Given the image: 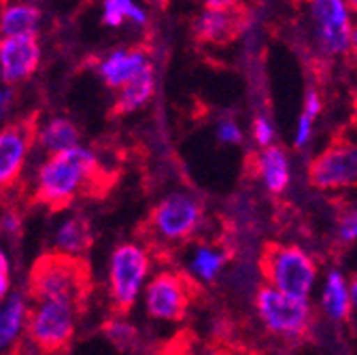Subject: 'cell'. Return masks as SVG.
<instances>
[{
    "mask_svg": "<svg viewBox=\"0 0 357 355\" xmlns=\"http://www.w3.org/2000/svg\"><path fill=\"white\" fill-rule=\"evenodd\" d=\"M321 310L332 322L349 319L351 310H353L351 287H349L347 279L342 277V273H338V271H332L326 277L324 294H321Z\"/></svg>",
    "mask_w": 357,
    "mask_h": 355,
    "instance_id": "16",
    "label": "cell"
},
{
    "mask_svg": "<svg viewBox=\"0 0 357 355\" xmlns=\"http://www.w3.org/2000/svg\"><path fill=\"white\" fill-rule=\"evenodd\" d=\"M243 0H202L206 9H236Z\"/></svg>",
    "mask_w": 357,
    "mask_h": 355,
    "instance_id": "31",
    "label": "cell"
},
{
    "mask_svg": "<svg viewBox=\"0 0 357 355\" xmlns=\"http://www.w3.org/2000/svg\"><path fill=\"white\" fill-rule=\"evenodd\" d=\"M259 271L268 285L296 298H308L319 277L317 262L310 253L283 243H268L261 249Z\"/></svg>",
    "mask_w": 357,
    "mask_h": 355,
    "instance_id": "3",
    "label": "cell"
},
{
    "mask_svg": "<svg viewBox=\"0 0 357 355\" xmlns=\"http://www.w3.org/2000/svg\"><path fill=\"white\" fill-rule=\"evenodd\" d=\"M353 56H355V60H357V24L353 26V34H351V50H349Z\"/></svg>",
    "mask_w": 357,
    "mask_h": 355,
    "instance_id": "34",
    "label": "cell"
},
{
    "mask_svg": "<svg viewBox=\"0 0 357 355\" xmlns=\"http://www.w3.org/2000/svg\"><path fill=\"white\" fill-rule=\"evenodd\" d=\"M312 30L326 56H342L351 50V7L347 0H310Z\"/></svg>",
    "mask_w": 357,
    "mask_h": 355,
    "instance_id": "10",
    "label": "cell"
},
{
    "mask_svg": "<svg viewBox=\"0 0 357 355\" xmlns=\"http://www.w3.org/2000/svg\"><path fill=\"white\" fill-rule=\"evenodd\" d=\"M255 308L264 328L283 340L304 338L312 324V308L308 298L289 296L268 283L257 289Z\"/></svg>",
    "mask_w": 357,
    "mask_h": 355,
    "instance_id": "4",
    "label": "cell"
},
{
    "mask_svg": "<svg viewBox=\"0 0 357 355\" xmlns=\"http://www.w3.org/2000/svg\"><path fill=\"white\" fill-rule=\"evenodd\" d=\"M245 28V15L236 9H206L194 22L196 38L208 45H228Z\"/></svg>",
    "mask_w": 357,
    "mask_h": 355,
    "instance_id": "13",
    "label": "cell"
},
{
    "mask_svg": "<svg viewBox=\"0 0 357 355\" xmlns=\"http://www.w3.org/2000/svg\"><path fill=\"white\" fill-rule=\"evenodd\" d=\"M194 283L174 271H160L145 285L147 315L158 322H181L194 298Z\"/></svg>",
    "mask_w": 357,
    "mask_h": 355,
    "instance_id": "9",
    "label": "cell"
},
{
    "mask_svg": "<svg viewBox=\"0 0 357 355\" xmlns=\"http://www.w3.org/2000/svg\"><path fill=\"white\" fill-rule=\"evenodd\" d=\"M102 332L105 336L119 349H126V347H132L134 342H137V330H134V326L121 322V319H111L102 326Z\"/></svg>",
    "mask_w": 357,
    "mask_h": 355,
    "instance_id": "23",
    "label": "cell"
},
{
    "mask_svg": "<svg viewBox=\"0 0 357 355\" xmlns=\"http://www.w3.org/2000/svg\"><path fill=\"white\" fill-rule=\"evenodd\" d=\"M315 115H310L306 111H302L300 119H298V128H296V147H304L308 141H310V135H312V123H315Z\"/></svg>",
    "mask_w": 357,
    "mask_h": 355,
    "instance_id": "25",
    "label": "cell"
},
{
    "mask_svg": "<svg viewBox=\"0 0 357 355\" xmlns=\"http://www.w3.org/2000/svg\"><path fill=\"white\" fill-rule=\"evenodd\" d=\"M202 221V204L190 194H170L160 200L147 219L149 241L174 245L188 241Z\"/></svg>",
    "mask_w": 357,
    "mask_h": 355,
    "instance_id": "6",
    "label": "cell"
},
{
    "mask_svg": "<svg viewBox=\"0 0 357 355\" xmlns=\"http://www.w3.org/2000/svg\"><path fill=\"white\" fill-rule=\"evenodd\" d=\"M355 121H357V107H355Z\"/></svg>",
    "mask_w": 357,
    "mask_h": 355,
    "instance_id": "37",
    "label": "cell"
},
{
    "mask_svg": "<svg viewBox=\"0 0 357 355\" xmlns=\"http://www.w3.org/2000/svg\"><path fill=\"white\" fill-rule=\"evenodd\" d=\"M13 92L11 90H5V92H0V117H3L7 111H9V107H11V103H13Z\"/></svg>",
    "mask_w": 357,
    "mask_h": 355,
    "instance_id": "32",
    "label": "cell"
},
{
    "mask_svg": "<svg viewBox=\"0 0 357 355\" xmlns=\"http://www.w3.org/2000/svg\"><path fill=\"white\" fill-rule=\"evenodd\" d=\"M151 257L147 249L134 243L119 245L111 255L109 266V294L117 315H128L139 300L149 277Z\"/></svg>",
    "mask_w": 357,
    "mask_h": 355,
    "instance_id": "5",
    "label": "cell"
},
{
    "mask_svg": "<svg viewBox=\"0 0 357 355\" xmlns=\"http://www.w3.org/2000/svg\"><path fill=\"white\" fill-rule=\"evenodd\" d=\"M40 20V11L30 5H13L3 11L0 17V34L17 36V34H34Z\"/></svg>",
    "mask_w": 357,
    "mask_h": 355,
    "instance_id": "19",
    "label": "cell"
},
{
    "mask_svg": "<svg viewBox=\"0 0 357 355\" xmlns=\"http://www.w3.org/2000/svg\"><path fill=\"white\" fill-rule=\"evenodd\" d=\"M38 113H30L0 130V196L11 192L20 179L26 156L36 141Z\"/></svg>",
    "mask_w": 357,
    "mask_h": 355,
    "instance_id": "11",
    "label": "cell"
},
{
    "mask_svg": "<svg viewBox=\"0 0 357 355\" xmlns=\"http://www.w3.org/2000/svg\"><path fill=\"white\" fill-rule=\"evenodd\" d=\"M115 183V174L107 172L98 158L77 147L54 153L38 170V183L32 204L47 206L52 213L66 209L79 194L89 198L105 196Z\"/></svg>",
    "mask_w": 357,
    "mask_h": 355,
    "instance_id": "1",
    "label": "cell"
},
{
    "mask_svg": "<svg viewBox=\"0 0 357 355\" xmlns=\"http://www.w3.org/2000/svg\"><path fill=\"white\" fill-rule=\"evenodd\" d=\"M92 228L83 219V217H70L68 221H64L62 228L56 234V249L66 251V253H75V255H83L89 247H92Z\"/></svg>",
    "mask_w": 357,
    "mask_h": 355,
    "instance_id": "18",
    "label": "cell"
},
{
    "mask_svg": "<svg viewBox=\"0 0 357 355\" xmlns=\"http://www.w3.org/2000/svg\"><path fill=\"white\" fill-rule=\"evenodd\" d=\"M113 3H117L130 20H134L137 24H145L147 15H145V11L141 7L134 5V0H113Z\"/></svg>",
    "mask_w": 357,
    "mask_h": 355,
    "instance_id": "29",
    "label": "cell"
},
{
    "mask_svg": "<svg viewBox=\"0 0 357 355\" xmlns=\"http://www.w3.org/2000/svg\"><path fill=\"white\" fill-rule=\"evenodd\" d=\"M253 162V172L261 179L264 188L271 194H283L289 186L291 170H289V160L281 147L268 145L255 156H251Z\"/></svg>",
    "mask_w": 357,
    "mask_h": 355,
    "instance_id": "14",
    "label": "cell"
},
{
    "mask_svg": "<svg viewBox=\"0 0 357 355\" xmlns=\"http://www.w3.org/2000/svg\"><path fill=\"white\" fill-rule=\"evenodd\" d=\"M126 17L128 15L123 13V9L117 3H113V0H105V9H102L105 24H109V26H121Z\"/></svg>",
    "mask_w": 357,
    "mask_h": 355,
    "instance_id": "27",
    "label": "cell"
},
{
    "mask_svg": "<svg viewBox=\"0 0 357 355\" xmlns=\"http://www.w3.org/2000/svg\"><path fill=\"white\" fill-rule=\"evenodd\" d=\"M253 137H255L257 145H261V147H268V145L273 143V139H275V130H273V123L268 121L266 117H257V119L253 121Z\"/></svg>",
    "mask_w": 357,
    "mask_h": 355,
    "instance_id": "26",
    "label": "cell"
},
{
    "mask_svg": "<svg viewBox=\"0 0 357 355\" xmlns=\"http://www.w3.org/2000/svg\"><path fill=\"white\" fill-rule=\"evenodd\" d=\"M219 141H223V143H241V139H243V135H241V130H238V126L234 123V121H221V126H219Z\"/></svg>",
    "mask_w": 357,
    "mask_h": 355,
    "instance_id": "28",
    "label": "cell"
},
{
    "mask_svg": "<svg viewBox=\"0 0 357 355\" xmlns=\"http://www.w3.org/2000/svg\"><path fill=\"white\" fill-rule=\"evenodd\" d=\"M338 236L342 243H353L357 241V204L351 206L349 211H344L340 215L338 221Z\"/></svg>",
    "mask_w": 357,
    "mask_h": 355,
    "instance_id": "24",
    "label": "cell"
},
{
    "mask_svg": "<svg viewBox=\"0 0 357 355\" xmlns=\"http://www.w3.org/2000/svg\"><path fill=\"white\" fill-rule=\"evenodd\" d=\"M349 287H351V302H353V310H357V275L351 279Z\"/></svg>",
    "mask_w": 357,
    "mask_h": 355,
    "instance_id": "33",
    "label": "cell"
},
{
    "mask_svg": "<svg viewBox=\"0 0 357 355\" xmlns=\"http://www.w3.org/2000/svg\"><path fill=\"white\" fill-rule=\"evenodd\" d=\"M294 3H310V0H294Z\"/></svg>",
    "mask_w": 357,
    "mask_h": 355,
    "instance_id": "36",
    "label": "cell"
},
{
    "mask_svg": "<svg viewBox=\"0 0 357 355\" xmlns=\"http://www.w3.org/2000/svg\"><path fill=\"white\" fill-rule=\"evenodd\" d=\"M9 289V262H7V255L0 251V300L5 298Z\"/></svg>",
    "mask_w": 357,
    "mask_h": 355,
    "instance_id": "30",
    "label": "cell"
},
{
    "mask_svg": "<svg viewBox=\"0 0 357 355\" xmlns=\"http://www.w3.org/2000/svg\"><path fill=\"white\" fill-rule=\"evenodd\" d=\"M38 141L43 143L45 149H50L52 153H58V151L77 147V143H79V130L68 119H54L47 128L40 132Z\"/></svg>",
    "mask_w": 357,
    "mask_h": 355,
    "instance_id": "20",
    "label": "cell"
},
{
    "mask_svg": "<svg viewBox=\"0 0 357 355\" xmlns=\"http://www.w3.org/2000/svg\"><path fill=\"white\" fill-rule=\"evenodd\" d=\"M308 183L321 192H342L357 186V141L334 139L308 166Z\"/></svg>",
    "mask_w": 357,
    "mask_h": 355,
    "instance_id": "8",
    "label": "cell"
},
{
    "mask_svg": "<svg viewBox=\"0 0 357 355\" xmlns=\"http://www.w3.org/2000/svg\"><path fill=\"white\" fill-rule=\"evenodd\" d=\"M147 66H149V60L143 50H119V52H113L100 64V75L109 87L121 90L128 81H132Z\"/></svg>",
    "mask_w": 357,
    "mask_h": 355,
    "instance_id": "15",
    "label": "cell"
},
{
    "mask_svg": "<svg viewBox=\"0 0 357 355\" xmlns=\"http://www.w3.org/2000/svg\"><path fill=\"white\" fill-rule=\"evenodd\" d=\"M153 90H155V77L149 64L145 70H141L137 77L121 87V92L113 105V115H126V113L141 109L153 96Z\"/></svg>",
    "mask_w": 357,
    "mask_h": 355,
    "instance_id": "17",
    "label": "cell"
},
{
    "mask_svg": "<svg viewBox=\"0 0 357 355\" xmlns=\"http://www.w3.org/2000/svg\"><path fill=\"white\" fill-rule=\"evenodd\" d=\"M347 3H349L351 11H355V13H357V0H347Z\"/></svg>",
    "mask_w": 357,
    "mask_h": 355,
    "instance_id": "35",
    "label": "cell"
},
{
    "mask_svg": "<svg viewBox=\"0 0 357 355\" xmlns=\"http://www.w3.org/2000/svg\"><path fill=\"white\" fill-rule=\"evenodd\" d=\"M92 287V271L83 255L54 249L43 253L30 269L28 296L34 302L60 300L70 304L77 313H85Z\"/></svg>",
    "mask_w": 357,
    "mask_h": 355,
    "instance_id": "2",
    "label": "cell"
},
{
    "mask_svg": "<svg viewBox=\"0 0 357 355\" xmlns=\"http://www.w3.org/2000/svg\"><path fill=\"white\" fill-rule=\"evenodd\" d=\"M75 315L77 310L60 300L36 302L28 310V338L43 353H64L70 349L75 336Z\"/></svg>",
    "mask_w": 357,
    "mask_h": 355,
    "instance_id": "7",
    "label": "cell"
},
{
    "mask_svg": "<svg viewBox=\"0 0 357 355\" xmlns=\"http://www.w3.org/2000/svg\"><path fill=\"white\" fill-rule=\"evenodd\" d=\"M228 262V253L215 247H198L192 257V273L202 281H213Z\"/></svg>",
    "mask_w": 357,
    "mask_h": 355,
    "instance_id": "21",
    "label": "cell"
},
{
    "mask_svg": "<svg viewBox=\"0 0 357 355\" xmlns=\"http://www.w3.org/2000/svg\"><path fill=\"white\" fill-rule=\"evenodd\" d=\"M40 60V50L34 34L5 36L0 40V70L9 85L32 77Z\"/></svg>",
    "mask_w": 357,
    "mask_h": 355,
    "instance_id": "12",
    "label": "cell"
},
{
    "mask_svg": "<svg viewBox=\"0 0 357 355\" xmlns=\"http://www.w3.org/2000/svg\"><path fill=\"white\" fill-rule=\"evenodd\" d=\"M26 317V306L22 298H13L7 308L0 313V347H7L22 330V322Z\"/></svg>",
    "mask_w": 357,
    "mask_h": 355,
    "instance_id": "22",
    "label": "cell"
}]
</instances>
